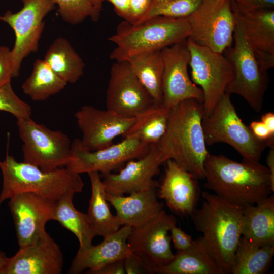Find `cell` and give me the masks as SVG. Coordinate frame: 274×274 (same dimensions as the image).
<instances>
[{
  "label": "cell",
  "mask_w": 274,
  "mask_h": 274,
  "mask_svg": "<svg viewBox=\"0 0 274 274\" xmlns=\"http://www.w3.org/2000/svg\"><path fill=\"white\" fill-rule=\"evenodd\" d=\"M203 103L185 99L170 110L166 132L156 144L162 162L175 161L196 179H204L209 154L202 127Z\"/></svg>",
  "instance_id": "1"
},
{
  "label": "cell",
  "mask_w": 274,
  "mask_h": 274,
  "mask_svg": "<svg viewBox=\"0 0 274 274\" xmlns=\"http://www.w3.org/2000/svg\"><path fill=\"white\" fill-rule=\"evenodd\" d=\"M204 187L220 197L246 207L256 204L274 191L270 173L260 162H241L209 154L204 163Z\"/></svg>",
  "instance_id": "2"
},
{
  "label": "cell",
  "mask_w": 274,
  "mask_h": 274,
  "mask_svg": "<svg viewBox=\"0 0 274 274\" xmlns=\"http://www.w3.org/2000/svg\"><path fill=\"white\" fill-rule=\"evenodd\" d=\"M203 201L192 214L196 230L211 256L223 274L231 273L235 251L242 236L245 207L215 194L202 193Z\"/></svg>",
  "instance_id": "3"
},
{
  "label": "cell",
  "mask_w": 274,
  "mask_h": 274,
  "mask_svg": "<svg viewBox=\"0 0 274 274\" xmlns=\"http://www.w3.org/2000/svg\"><path fill=\"white\" fill-rule=\"evenodd\" d=\"M3 187L0 193V206L14 195L31 193L56 202L68 194L82 192L84 184L80 174L65 167L44 171L39 167L19 162L7 152L0 160Z\"/></svg>",
  "instance_id": "4"
},
{
  "label": "cell",
  "mask_w": 274,
  "mask_h": 274,
  "mask_svg": "<svg viewBox=\"0 0 274 274\" xmlns=\"http://www.w3.org/2000/svg\"><path fill=\"white\" fill-rule=\"evenodd\" d=\"M190 33V25L187 17L159 16L137 24L124 20L108 39L116 45L110 58L115 61H123L138 54L161 51L185 42Z\"/></svg>",
  "instance_id": "5"
},
{
  "label": "cell",
  "mask_w": 274,
  "mask_h": 274,
  "mask_svg": "<svg viewBox=\"0 0 274 274\" xmlns=\"http://www.w3.org/2000/svg\"><path fill=\"white\" fill-rule=\"evenodd\" d=\"M202 127L207 145L227 144L247 161L260 162L263 152L269 147L268 140L257 138L242 121L231 101L230 94L227 92L211 114L203 116Z\"/></svg>",
  "instance_id": "6"
},
{
  "label": "cell",
  "mask_w": 274,
  "mask_h": 274,
  "mask_svg": "<svg viewBox=\"0 0 274 274\" xmlns=\"http://www.w3.org/2000/svg\"><path fill=\"white\" fill-rule=\"evenodd\" d=\"M16 119L19 134L23 142L24 162L44 171L66 166L72 144L67 135L60 130H51L31 118Z\"/></svg>",
  "instance_id": "7"
},
{
  "label": "cell",
  "mask_w": 274,
  "mask_h": 274,
  "mask_svg": "<svg viewBox=\"0 0 274 274\" xmlns=\"http://www.w3.org/2000/svg\"><path fill=\"white\" fill-rule=\"evenodd\" d=\"M235 18L234 44L225 51V57L234 69L233 79L227 86L226 92L239 95L255 111L259 112L267 88V76L266 73L260 69L252 48L246 40L236 16Z\"/></svg>",
  "instance_id": "8"
},
{
  "label": "cell",
  "mask_w": 274,
  "mask_h": 274,
  "mask_svg": "<svg viewBox=\"0 0 274 274\" xmlns=\"http://www.w3.org/2000/svg\"><path fill=\"white\" fill-rule=\"evenodd\" d=\"M186 44L190 55L189 66L192 81L202 91L203 113L207 116L212 112L233 79V67L223 53L199 45L189 38L187 39Z\"/></svg>",
  "instance_id": "9"
},
{
  "label": "cell",
  "mask_w": 274,
  "mask_h": 274,
  "mask_svg": "<svg viewBox=\"0 0 274 274\" xmlns=\"http://www.w3.org/2000/svg\"><path fill=\"white\" fill-rule=\"evenodd\" d=\"M22 8L16 13L7 11L0 20L8 24L15 35L11 50L13 77L19 75L21 64L29 54L36 52L45 27L44 19L54 8L51 0H22Z\"/></svg>",
  "instance_id": "10"
},
{
  "label": "cell",
  "mask_w": 274,
  "mask_h": 274,
  "mask_svg": "<svg viewBox=\"0 0 274 274\" xmlns=\"http://www.w3.org/2000/svg\"><path fill=\"white\" fill-rule=\"evenodd\" d=\"M187 18L190 25L188 38L195 43L218 53H223L231 46L236 18L231 0H225L219 5L211 0H203L200 6Z\"/></svg>",
  "instance_id": "11"
},
{
  "label": "cell",
  "mask_w": 274,
  "mask_h": 274,
  "mask_svg": "<svg viewBox=\"0 0 274 274\" xmlns=\"http://www.w3.org/2000/svg\"><path fill=\"white\" fill-rule=\"evenodd\" d=\"M150 145L134 138H125L121 142L90 151L81 145L80 139L71 144L70 160L65 167L80 174L96 171L103 175L120 167L126 162L145 155Z\"/></svg>",
  "instance_id": "12"
},
{
  "label": "cell",
  "mask_w": 274,
  "mask_h": 274,
  "mask_svg": "<svg viewBox=\"0 0 274 274\" xmlns=\"http://www.w3.org/2000/svg\"><path fill=\"white\" fill-rule=\"evenodd\" d=\"M176 225L175 217L163 209L143 225L132 228L127 239L128 246L154 273L157 268L168 263L174 256L169 232Z\"/></svg>",
  "instance_id": "13"
},
{
  "label": "cell",
  "mask_w": 274,
  "mask_h": 274,
  "mask_svg": "<svg viewBox=\"0 0 274 274\" xmlns=\"http://www.w3.org/2000/svg\"><path fill=\"white\" fill-rule=\"evenodd\" d=\"M149 94L126 61L112 65L106 93L107 110L135 118L154 105Z\"/></svg>",
  "instance_id": "14"
},
{
  "label": "cell",
  "mask_w": 274,
  "mask_h": 274,
  "mask_svg": "<svg viewBox=\"0 0 274 274\" xmlns=\"http://www.w3.org/2000/svg\"><path fill=\"white\" fill-rule=\"evenodd\" d=\"M163 61L162 104L170 109L187 99L203 103V94L189 77L188 67L190 55L186 41L176 43L161 50Z\"/></svg>",
  "instance_id": "15"
},
{
  "label": "cell",
  "mask_w": 274,
  "mask_h": 274,
  "mask_svg": "<svg viewBox=\"0 0 274 274\" xmlns=\"http://www.w3.org/2000/svg\"><path fill=\"white\" fill-rule=\"evenodd\" d=\"M55 202L31 193L17 194L9 199L19 247L33 243L47 232L46 223L54 219Z\"/></svg>",
  "instance_id": "16"
},
{
  "label": "cell",
  "mask_w": 274,
  "mask_h": 274,
  "mask_svg": "<svg viewBox=\"0 0 274 274\" xmlns=\"http://www.w3.org/2000/svg\"><path fill=\"white\" fill-rule=\"evenodd\" d=\"M75 117L82 132L81 145L90 151L111 145L115 138L126 133L135 118L123 117L90 105L82 107L75 113Z\"/></svg>",
  "instance_id": "17"
},
{
  "label": "cell",
  "mask_w": 274,
  "mask_h": 274,
  "mask_svg": "<svg viewBox=\"0 0 274 274\" xmlns=\"http://www.w3.org/2000/svg\"><path fill=\"white\" fill-rule=\"evenodd\" d=\"M63 267L62 251L46 232L33 243L19 247L8 258L3 274H60Z\"/></svg>",
  "instance_id": "18"
},
{
  "label": "cell",
  "mask_w": 274,
  "mask_h": 274,
  "mask_svg": "<svg viewBox=\"0 0 274 274\" xmlns=\"http://www.w3.org/2000/svg\"><path fill=\"white\" fill-rule=\"evenodd\" d=\"M156 144L151 145L148 152L136 161L129 160L117 174H104L102 180L107 193L123 195L156 188L153 180L162 163Z\"/></svg>",
  "instance_id": "19"
},
{
  "label": "cell",
  "mask_w": 274,
  "mask_h": 274,
  "mask_svg": "<svg viewBox=\"0 0 274 274\" xmlns=\"http://www.w3.org/2000/svg\"><path fill=\"white\" fill-rule=\"evenodd\" d=\"M165 162L164 177L157 196L176 214L191 216L199 195L197 179L173 160Z\"/></svg>",
  "instance_id": "20"
},
{
  "label": "cell",
  "mask_w": 274,
  "mask_h": 274,
  "mask_svg": "<svg viewBox=\"0 0 274 274\" xmlns=\"http://www.w3.org/2000/svg\"><path fill=\"white\" fill-rule=\"evenodd\" d=\"M132 227L122 226L116 232L104 238L99 244L79 249L68 271L79 274L87 269V273L96 270L112 262L123 260L131 251L127 243Z\"/></svg>",
  "instance_id": "21"
},
{
  "label": "cell",
  "mask_w": 274,
  "mask_h": 274,
  "mask_svg": "<svg viewBox=\"0 0 274 274\" xmlns=\"http://www.w3.org/2000/svg\"><path fill=\"white\" fill-rule=\"evenodd\" d=\"M106 198L115 209L122 226L140 227L155 217L163 209L157 198L156 188L134 192L128 196L106 193Z\"/></svg>",
  "instance_id": "22"
},
{
  "label": "cell",
  "mask_w": 274,
  "mask_h": 274,
  "mask_svg": "<svg viewBox=\"0 0 274 274\" xmlns=\"http://www.w3.org/2000/svg\"><path fill=\"white\" fill-rule=\"evenodd\" d=\"M231 4L251 48L274 54L273 9L245 11L238 9L233 0H231Z\"/></svg>",
  "instance_id": "23"
},
{
  "label": "cell",
  "mask_w": 274,
  "mask_h": 274,
  "mask_svg": "<svg viewBox=\"0 0 274 274\" xmlns=\"http://www.w3.org/2000/svg\"><path fill=\"white\" fill-rule=\"evenodd\" d=\"M160 274H223L206 249L201 237L189 248L177 251L167 264L158 267Z\"/></svg>",
  "instance_id": "24"
},
{
  "label": "cell",
  "mask_w": 274,
  "mask_h": 274,
  "mask_svg": "<svg viewBox=\"0 0 274 274\" xmlns=\"http://www.w3.org/2000/svg\"><path fill=\"white\" fill-rule=\"evenodd\" d=\"M242 236L260 246L274 245V196L245 207Z\"/></svg>",
  "instance_id": "25"
},
{
  "label": "cell",
  "mask_w": 274,
  "mask_h": 274,
  "mask_svg": "<svg viewBox=\"0 0 274 274\" xmlns=\"http://www.w3.org/2000/svg\"><path fill=\"white\" fill-rule=\"evenodd\" d=\"M87 174L91 183V195L87 215L97 235L104 238L116 232L122 225L110 210L99 173L93 171Z\"/></svg>",
  "instance_id": "26"
},
{
  "label": "cell",
  "mask_w": 274,
  "mask_h": 274,
  "mask_svg": "<svg viewBox=\"0 0 274 274\" xmlns=\"http://www.w3.org/2000/svg\"><path fill=\"white\" fill-rule=\"evenodd\" d=\"M130 67L152 99L162 102L163 61L161 51L138 54L127 58Z\"/></svg>",
  "instance_id": "27"
},
{
  "label": "cell",
  "mask_w": 274,
  "mask_h": 274,
  "mask_svg": "<svg viewBox=\"0 0 274 274\" xmlns=\"http://www.w3.org/2000/svg\"><path fill=\"white\" fill-rule=\"evenodd\" d=\"M44 60L67 83H76L83 75L84 61L64 38L54 40L47 50Z\"/></svg>",
  "instance_id": "28"
},
{
  "label": "cell",
  "mask_w": 274,
  "mask_h": 274,
  "mask_svg": "<svg viewBox=\"0 0 274 274\" xmlns=\"http://www.w3.org/2000/svg\"><path fill=\"white\" fill-rule=\"evenodd\" d=\"M170 110L162 104L153 105L135 117L133 124L123 136L136 139L150 146L157 144L166 132Z\"/></svg>",
  "instance_id": "29"
},
{
  "label": "cell",
  "mask_w": 274,
  "mask_h": 274,
  "mask_svg": "<svg viewBox=\"0 0 274 274\" xmlns=\"http://www.w3.org/2000/svg\"><path fill=\"white\" fill-rule=\"evenodd\" d=\"M273 255L274 245L260 246L241 236L234 254L231 273H264Z\"/></svg>",
  "instance_id": "30"
},
{
  "label": "cell",
  "mask_w": 274,
  "mask_h": 274,
  "mask_svg": "<svg viewBox=\"0 0 274 274\" xmlns=\"http://www.w3.org/2000/svg\"><path fill=\"white\" fill-rule=\"evenodd\" d=\"M74 196L66 195L55 202L54 220L58 221L77 237L79 242V249H85L92 245L93 238L97 235L87 214L78 211L74 207Z\"/></svg>",
  "instance_id": "31"
},
{
  "label": "cell",
  "mask_w": 274,
  "mask_h": 274,
  "mask_svg": "<svg viewBox=\"0 0 274 274\" xmlns=\"http://www.w3.org/2000/svg\"><path fill=\"white\" fill-rule=\"evenodd\" d=\"M67 83L44 60L37 59L31 74L22 84L24 93L36 101L46 100L62 90Z\"/></svg>",
  "instance_id": "32"
},
{
  "label": "cell",
  "mask_w": 274,
  "mask_h": 274,
  "mask_svg": "<svg viewBox=\"0 0 274 274\" xmlns=\"http://www.w3.org/2000/svg\"><path fill=\"white\" fill-rule=\"evenodd\" d=\"M203 2V0H152L149 10L138 24L159 16L188 17L200 6Z\"/></svg>",
  "instance_id": "33"
},
{
  "label": "cell",
  "mask_w": 274,
  "mask_h": 274,
  "mask_svg": "<svg viewBox=\"0 0 274 274\" xmlns=\"http://www.w3.org/2000/svg\"><path fill=\"white\" fill-rule=\"evenodd\" d=\"M58 7L57 12L66 22L76 25L90 17L97 21L100 14L98 13L89 0H51Z\"/></svg>",
  "instance_id": "34"
},
{
  "label": "cell",
  "mask_w": 274,
  "mask_h": 274,
  "mask_svg": "<svg viewBox=\"0 0 274 274\" xmlns=\"http://www.w3.org/2000/svg\"><path fill=\"white\" fill-rule=\"evenodd\" d=\"M0 111L9 113L16 119L30 118L32 114L31 107L15 93L11 82L0 87Z\"/></svg>",
  "instance_id": "35"
},
{
  "label": "cell",
  "mask_w": 274,
  "mask_h": 274,
  "mask_svg": "<svg viewBox=\"0 0 274 274\" xmlns=\"http://www.w3.org/2000/svg\"><path fill=\"white\" fill-rule=\"evenodd\" d=\"M13 77L11 50L0 46V87L11 82Z\"/></svg>",
  "instance_id": "36"
},
{
  "label": "cell",
  "mask_w": 274,
  "mask_h": 274,
  "mask_svg": "<svg viewBox=\"0 0 274 274\" xmlns=\"http://www.w3.org/2000/svg\"><path fill=\"white\" fill-rule=\"evenodd\" d=\"M152 0H130L128 16L125 20L131 24H138L149 9Z\"/></svg>",
  "instance_id": "37"
},
{
  "label": "cell",
  "mask_w": 274,
  "mask_h": 274,
  "mask_svg": "<svg viewBox=\"0 0 274 274\" xmlns=\"http://www.w3.org/2000/svg\"><path fill=\"white\" fill-rule=\"evenodd\" d=\"M125 274H152L153 270L132 252L123 259Z\"/></svg>",
  "instance_id": "38"
},
{
  "label": "cell",
  "mask_w": 274,
  "mask_h": 274,
  "mask_svg": "<svg viewBox=\"0 0 274 274\" xmlns=\"http://www.w3.org/2000/svg\"><path fill=\"white\" fill-rule=\"evenodd\" d=\"M169 232L171 241L177 251L186 250L192 246L194 239L191 235L177 227L176 225L171 228Z\"/></svg>",
  "instance_id": "39"
},
{
  "label": "cell",
  "mask_w": 274,
  "mask_h": 274,
  "mask_svg": "<svg viewBox=\"0 0 274 274\" xmlns=\"http://www.w3.org/2000/svg\"><path fill=\"white\" fill-rule=\"evenodd\" d=\"M236 6L245 11L273 9L274 0H233Z\"/></svg>",
  "instance_id": "40"
},
{
  "label": "cell",
  "mask_w": 274,
  "mask_h": 274,
  "mask_svg": "<svg viewBox=\"0 0 274 274\" xmlns=\"http://www.w3.org/2000/svg\"><path fill=\"white\" fill-rule=\"evenodd\" d=\"M254 56L262 72L266 73L267 71L274 66V54L268 52L252 49Z\"/></svg>",
  "instance_id": "41"
},
{
  "label": "cell",
  "mask_w": 274,
  "mask_h": 274,
  "mask_svg": "<svg viewBox=\"0 0 274 274\" xmlns=\"http://www.w3.org/2000/svg\"><path fill=\"white\" fill-rule=\"evenodd\" d=\"M254 135L258 139L268 140L274 143V136H272L266 125L262 121H253L249 126Z\"/></svg>",
  "instance_id": "42"
},
{
  "label": "cell",
  "mask_w": 274,
  "mask_h": 274,
  "mask_svg": "<svg viewBox=\"0 0 274 274\" xmlns=\"http://www.w3.org/2000/svg\"><path fill=\"white\" fill-rule=\"evenodd\" d=\"M92 274H125L123 260L108 263Z\"/></svg>",
  "instance_id": "43"
},
{
  "label": "cell",
  "mask_w": 274,
  "mask_h": 274,
  "mask_svg": "<svg viewBox=\"0 0 274 274\" xmlns=\"http://www.w3.org/2000/svg\"><path fill=\"white\" fill-rule=\"evenodd\" d=\"M111 3L116 13L125 20L128 16L130 0H104Z\"/></svg>",
  "instance_id": "44"
},
{
  "label": "cell",
  "mask_w": 274,
  "mask_h": 274,
  "mask_svg": "<svg viewBox=\"0 0 274 274\" xmlns=\"http://www.w3.org/2000/svg\"><path fill=\"white\" fill-rule=\"evenodd\" d=\"M261 121L266 125L271 135L274 136V113L267 112L262 116Z\"/></svg>",
  "instance_id": "45"
},
{
  "label": "cell",
  "mask_w": 274,
  "mask_h": 274,
  "mask_svg": "<svg viewBox=\"0 0 274 274\" xmlns=\"http://www.w3.org/2000/svg\"><path fill=\"white\" fill-rule=\"evenodd\" d=\"M266 163L270 173L271 184L274 187V148H270L266 157Z\"/></svg>",
  "instance_id": "46"
},
{
  "label": "cell",
  "mask_w": 274,
  "mask_h": 274,
  "mask_svg": "<svg viewBox=\"0 0 274 274\" xmlns=\"http://www.w3.org/2000/svg\"><path fill=\"white\" fill-rule=\"evenodd\" d=\"M8 257L2 251L0 250V274H3V270L7 264Z\"/></svg>",
  "instance_id": "47"
},
{
  "label": "cell",
  "mask_w": 274,
  "mask_h": 274,
  "mask_svg": "<svg viewBox=\"0 0 274 274\" xmlns=\"http://www.w3.org/2000/svg\"><path fill=\"white\" fill-rule=\"evenodd\" d=\"M98 13L100 14L104 0H89Z\"/></svg>",
  "instance_id": "48"
},
{
  "label": "cell",
  "mask_w": 274,
  "mask_h": 274,
  "mask_svg": "<svg viewBox=\"0 0 274 274\" xmlns=\"http://www.w3.org/2000/svg\"><path fill=\"white\" fill-rule=\"evenodd\" d=\"M215 4H221L223 3L225 0H211Z\"/></svg>",
  "instance_id": "49"
}]
</instances>
